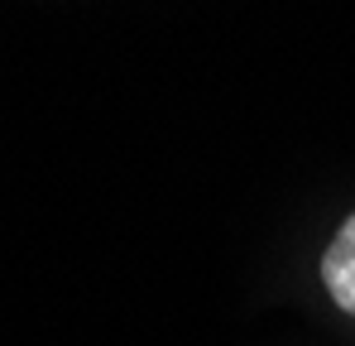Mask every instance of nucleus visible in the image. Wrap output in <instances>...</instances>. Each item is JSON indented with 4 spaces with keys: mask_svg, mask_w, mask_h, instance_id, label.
Masks as SVG:
<instances>
[{
    "mask_svg": "<svg viewBox=\"0 0 355 346\" xmlns=\"http://www.w3.org/2000/svg\"><path fill=\"white\" fill-rule=\"evenodd\" d=\"M322 284L331 293V303L355 318V212L341 222L331 245L322 250Z\"/></svg>",
    "mask_w": 355,
    "mask_h": 346,
    "instance_id": "1",
    "label": "nucleus"
}]
</instances>
